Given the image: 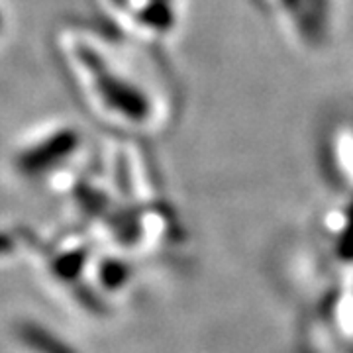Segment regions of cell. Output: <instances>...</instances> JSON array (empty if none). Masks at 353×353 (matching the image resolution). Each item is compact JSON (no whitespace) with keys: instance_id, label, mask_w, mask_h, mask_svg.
<instances>
[{"instance_id":"obj_1","label":"cell","mask_w":353,"mask_h":353,"mask_svg":"<svg viewBox=\"0 0 353 353\" xmlns=\"http://www.w3.org/2000/svg\"><path fill=\"white\" fill-rule=\"evenodd\" d=\"M53 53L94 120L116 130H138L152 122V94L128 59L124 34L71 20L53 34Z\"/></svg>"},{"instance_id":"obj_2","label":"cell","mask_w":353,"mask_h":353,"mask_svg":"<svg viewBox=\"0 0 353 353\" xmlns=\"http://www.w3.org/2000/svg\"><path fill=\"white\" fill-rule=\"evenodd\" d=\"M6 30H8V16H6V10L0 6V41L6 36Z\"/></svg>"}]
</instances>
